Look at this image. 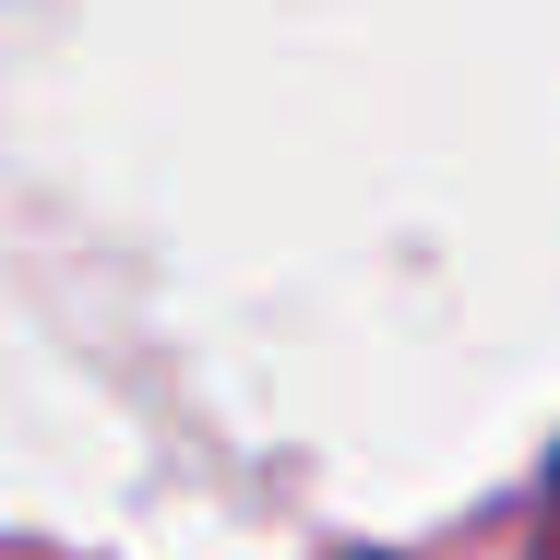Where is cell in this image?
<instances>
[{
	"instance_id": "1",
	"label": "cell",
	"mask_w": 560,
	"mask_h": 560,
	"mask_svg": "<svg viewBox=\"0 0 560 560\" xmlns=\"http://www.w3.org/2000/svg\"><path fill=\"white\" fill-rule=\"evenodd\" d=\"M549 501H560V489H549Z\"/></svg>"
}]
</instances>
